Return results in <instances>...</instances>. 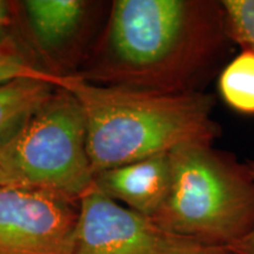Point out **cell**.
<instances>
[{
	"mask_svg": "<svg viewBox=\"0 0 254 254\" xmlns=\"http://www.w3.org/2000/svg\"><path fill=\"white\" fill-rule=\"evenodd\" d=\"M222 1L116 0L82 80L157 93L202 92L233 50Z\"/></svg>",
	"mask_w": 254,
	"mask_h": 254,
	"instance_id": "6da1fadb",
	"label": "cell"
},
{
	"mask_svg": "<svg viewBox=\"0 0 254 254\" xmlns=\"http://www.w3.org/2000/svg\"><path fill=\"white\" fill-rule=\"evenodd\" d=\"M58 87L71 92L84 112L94 178L187 144H213L220 134L213 119L214 100L205 92L157 93L103 86L73 73L64 74Z\"/></svg>",
	"mask_w": 254,
	"mask_h": 254,
	"instance_id": "7a4b0ae2",
	"label": "cell"
},
{
	"mask_svg": "<svg viewBox=\"0 0 254 254\" xmlns=\"http://www.w3.org/2000/svg\"><path fill=\"white\" fill-rule=\"evenodd\" d=\"M172 183L151 218L165 230L228 250L254 230V176L249 165L208 142L170 153Z\"/></svg>",
	"mask_w": 254,
	"mask_h": 254,
	"instance_id": "3957f363",
	"label": "cell"
},
{
	"mask_svg": "<svg viewBox=\"0 0 254 254\" xmlns=\"http://www.w3.org/2000/svg\"><path fill=\"white\" fill-rule=\"evenodd\" d=\"M0 158L19 185L80 200L94 184L84 112L63 87H57L20 131L0 147Z\"/></svg>",
	"mask_w": 254,
	"mask_h": 254,
	"instance_id": "277c9868",
	"label": "cell"
},
{
	"mask_svg": "<svg viewBox=\"0 0 254 254\" xmlns=\"http://www.w3.org/2000/svg\"><path fill=\"white\" fill-rule=\"evenodd\" d=\"M72 254H231L165 230L94 185L80 198Z\"/></svg>",
	"mask_w": 254,
	"mask_h": 254,
	"instance_id": "5b68a950",
	"label": "cell"
},
{
	"mask_svg": "<svg viewBox=\"0 0 254 254\" xmlns=\"http://www.w3.org/2000/svg\"><path fill=\"white\" fill-rule=\"evenodd\" d=\"M80 200L39 187H0V250L8 254H72Z\"/></svg>",
	"mask_w": 254,
	"mask_h": 254,
	"instance_id": "8992f818",
	"label": "cell"
},
{
	"mask_svg": "<svg viewBox=\"0 0 254 254\" xmlns=\"http://www.w3.org/2000/svg\"><path fill=\"white\" fill-rule=\"evenodd\" d=\"M171 183L170 153L110 168L94 178V185L105 195L148 218H153L166 201Z\"/></svg>",
	"mask_w": 254,
	"mask_h": 254,
	"instance_id": "52a82bcc",
	"label": "cell"
},
{
	"mask_svg": "<svg viewBox=\"0 0 254 254\" xmlns=\"http://www.w3.org/2000/svg\"><path fill=\"white\" fill-rule=\"evenodd\" d=\"M82 0H26L24 15L37 44L44 51L62 49L77 34L86 14Z\"/></svg>",
	"mask_w": 254,
	"mask_h": 254,
	"instance_id": "ba28073f",
	"label": "cell"
},
{
	"mask_svg": "<svg viewBox=\"0 0 254 254\" xmlns=\"http://www.w3.org/2000/svg\"><path fill=\"white\" fill-rule=\"evenodd\" d=\"M58 85L37 78H18L0 85V147L20 131Z\"/></svg>",
	"mask_w": 254,
	"mask_h": 254,
	"instance_id": "9c48e42d",
	"label": "cell"
},
{
	"mask_svg": "<svg viewBox=\"0 0 254 254\" xmlns=\"http://www.w3.org/2000/svg\"><path fill=\"white\" fill-rule=\"evenodd\" d=\"M218 90L225 104L245 116H254V50L241 49L221 68Z\"/></svg>",
	"mask_w": 254,
	"mask_h": 254,
	"instance_id": "30bf717a",
	"label": "cell"
},
{
	"mask_svg": "<svg viewBox=\"0 0 254 254\" xmlns=\"http://www.w3.org/2000/svg\"><path fill=\"white\" fill-rule=\"evenodd\" d=\"M63 75L62 73L45 71L28 62L13 41L0 47V85L18 78H37L52 81L59 86Z\"/></svg>",
	"mask_w": 254,
	"mask_h": 254,
	"instance_id": "8fae6325",
	"label": "cell"
},
{
	"mask_svg": "<svg viewBox=\"0 0 254 254\" xmlns=\"http://www.w3.org/2000/svg\"><path fill=\"white\" fill-rule=\"evenodd\" d=\"M231 36L241 49L254 50V0H221Z\"/></svg>",
	"mask_w": 254,
	"mask_h": 254,
	"instance_id": "7c38bea8",
	"label": "cell"
},
{
	"mask_svg": "<svg viewBox=\"0 0 254 254\" xmlns=\"http://www.w3.org/2000/svg\"><path fill=\"white\" fill-rule=\"evenodd\" d=\"M247 165L254 176V160L249 161ZM227 251L231 254H254V230L244 239L232 245Z\"/></svg>",
	"mask_w": 254,
	"mask_h": 254,
	"instance_id": "4fadbf2b",
	"label": "cell"
},
{
	"mask_svg": "<svg viewBox=\"0 0 254 254\" xmlns=\"http://www.w3.org/2000/svg\"><path fill=\"white\" fill-rule=\"evenodd\" d=\"M13 18V12H12V5L7 1L0 0V26L6 27L9 26Z\"/></svg>",
	"mask_w": 254,
	"mask_h": 254,
	"instance_id": "5bb4252c",
	"label": "cell"
},
{
	"mask_svg": "<svg viewBox=\"0 0 254 254\" xmlns=\"http://www.w3.org/2000/svg\"><path fill=\"white\" fill-rule=\"evenodd\" d=\"M11 185H19V184L15 182L13 177L8 173V171L6 170L4 164H2L1 158H0V187Z\"/></svg>",
	"mask_w": 254,
	"mask_h": 254,
	"instance_id": "9a60e30c",
	"label": "cell"
},
{
	"mask_svg": "<svg viewBox=\"0 0 254 254\" xmlns=\"http://www.w3.org/2000/svg\"><path fill=\"white\" fill-rule=\"evenodd\" d=\"M9 43H12V40L7 34V28L0 26V47L7 45Z\"/></svg>",
	"mask_w": 254,
	"mask_h": 254,
	"instance_id": "2e32d148",
	"label": "cell"
},
{
	"mask_svg": "<svg viewBox=\"0 0 254 254\" xmlns=\"http://www.w3.org/2000/svg\"><path fill=\"white\" fill-rule=\"evenodd\" d=\"M0 254H8V253H6V252H5V251L0 250Z\"/></svg>",
	"mask_w": 254,
	"mask_h": 254,
	"instance_id": "e0dca14e",
	"label": "cell"
}]
</instances>
